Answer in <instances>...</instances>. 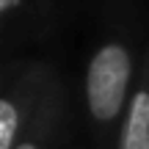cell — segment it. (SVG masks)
Returning a JSON list of instances; mask_svg holds the SVG:
<instances>
[{"label": "cell", "mask_w": 149, "mask_h": 149, "mask_svg": "<svg viewBox=\"0 0 149 149\" xmlns=\"http://www.w3.org/2000/svg\"><path fill=\"white\" fill-rule=\"evenodd\" d=\"M102 8L105 19L83 74V113L91 146L116 149L119 127L138 80L146 42L141 47V19L135 3L111 6L108 0Z\"/></svg>", "instance_id": "1"}, {"label": "cell", "mask_w": 149, "mask_h": 149, "mask_svg": "<svg viewBox=\"0 0 149 149\" xmlns=\"http://www.w3.org/2000/svg\"><path fill=\"white\" fill-rule=\"evenodd\" d=\"M61 3L64 0H31L33 11H36V19H39V31H42V39L53 31V22H55V14L61 11Z\"/></svg>", "instance_id": "5"}, {"label": "cell", "mask_w": 149, "mask_h": 149, "mask_svg": "<svg viewBox=\"0 0 149 149\" xmlns=\"http://www.w3.org/2000/svg\"><path fill=\"white\" fill-rule=\"evenodd\" d=\"M44 58H8L0 74V149H14L55 77Z\"/></svg>", "instance_id": "2"}, {"label": "cell", "mask_w": 149, "mask_h": 149, "mask_svg": "<svg viewBox=\"0 0 149 149\" xmlns=\"http://www.w3.org/2000/svg\"><path fill=\"white\" fill-rule=\"evenodd\" d=\"M116 149H149V39L144 47L141 69L135 88L130 94L122 127H119Z\"/></svg>", "instance_id": "4"}, {"label": "cell", "mask_w": 149, "mask_h": 149, "mask_svg": "<svg viewBox=\"0 0 149 149\" xmlns=\"http://www.w3.org/2000/svg\"><path fill=\"white\" fill-rule=\"evenodd\" d=\"M74 149H83V146H74Z\"/></svg>", "instance_id": "6"}, {"label": "cell", "mask_w": 149, "mask_h": 149, "mask_svg": "<svg viewBox=\"0 0 149 149\" xmlns=\"http://www.w3.org/2000/svg\"><path fill=\"white\" fill-rule=\"evenodd\" d=\"M69 127H72V88L58 69L36 116L31 119V124L25 127L14 149H74L69 146Z\"/></svg>", "instance_id": "3"}]
</instances>
